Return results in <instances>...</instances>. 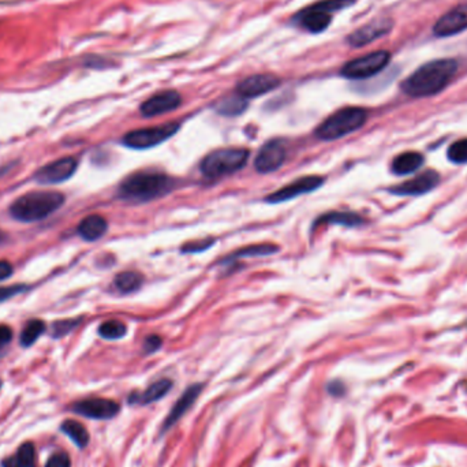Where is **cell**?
I'll use <instances>...</instances> for the list:
<instances>
[{
    "instance_id": "cell-1",
    "label": "cell",
    "mask_w": 467,
    "mask_h": 467,
    "mask_svg": "<svg viewBox=\"0 0 467 467\" xmlns=\"http://www.w3.org/2000/svg\"><path fill=\"white\" fill-rule=\"evenodd\" d=\"M458 70L454 59H438L418 67L410 77L406 78L400 88L412 97H429L440 93L451 82Z\"/></svg>"
},
{
    "instance_id": "cell-2",
    "label": "cell",
    "mask_w": 467,
    "mask_h": 467,
    "mask_svg": "<svg viewBox=\"0 0 467 467\" xmlns=\"http://www.w3.org/2000/svg\"><path fill=\"white\" fill-rule=\"evenodd\" d=\"M175 182L157 171H138L131 174L119 186V197L133 204H144L170 193Z\"/></svg>"
},
{
    "instance_id": "cell-3",
    "label": "cell",
    "mask_w": 467,
    "mask_h": 467,
    "mask_svg": "<svg viewBox=\"0 0 467 467\" xmlns=\"http://www.w3.org/2000/svg\"><path fill=\"white\" fill-rule=\"evenodd\" d=\"M65 204V197L57 191H32L17 198L10 208V213L15 220L34 223L48 217Z\"/></svg>"
},
{
    "instance_id": "cell-4",
    "label": "cell",
    "mask_w": 467,
    "mask_h": 467,
    "mask_svg": "<svg viewBox=\"0 0 467 467\" xmlns=\"http://www.w3.org/2000/svg\"><path fill=\"white\" fill-rule=\"evenodd\" d=\"M367 119V112L358 107L339 109L327 118L316 130V135L324 141H334L361 129Z\"/></svg>"
},
{
    "instance_id": "cell-5",
    "label": "cell",
    "mask_w": 467,
    "mask_h": 467,
    "mask_svg": "<svg viewBox=\"0 0 467 467\" xmlns=\"http://www.w3.org/2000/svg\"><path fill=\"white\" fill-rule=\"evenodd\" d=\"M250 152L243 148H222L205 156L201 163V172L208 180H217L231 175L243 168Z\"/></svg>"
},
{
    "instance_id": "cell-6",
    "label": "cell",
    "mask_w": 467,
    "mask_h": 467,
    "mask_svg": "<svg viewBox=\"0 0 467 467\" xmlns=\"http://www.w3.org/2000/svg\"><path fill=\"white\" fill-rule=\"evenodd\" d=\"M354 0H323L298 13L294 21L311 33L324 32L331 25L332 14L351 6Z\"/></svg>"
},
{
    "instance_id": "cell-7",
    "label": "cell",
    "mask_w": 467,
    "mask_h": 467,
    "mask_svg": "<svg viewBox=\"0 0 467 467\" xmlns=\"http://www.w3.org/2000/svg\"><path fill=\"white\" fill-rule=\"evenodd\" d=\"M387 51H376L347 62L341 69V76L348 79H365L379 74L389 63Z\"/></svg>"
},
{
    "instance_id": "cell-8",
    "label": "cell",
    "mask_w": 467,
    "mask_h": 467,
    "mask_svg": "<svg viewBox=\"0 0 467 467\" xmlns=\"http://www.w3.org/2000/svg\"><path fill=\"white\" fill-rule=\"evenodd\" d=\"M178 130V123H165L156 128L133 130L123 137V144L131 149H151L165 142Z\"/></svg>"
},
{
    "instance_id": "cell-9",
    "label": "cell",
    "mask_w": 467,
    "mask_h": 467,
    "mask_svg": "<svg viewBox=\"0 0 467 467\" xmlns=\"http://www.w3.org/2000/svg\"><path fill=\"white\" fill-rule=\"evenodd\" d=\"M287 151L282 141L272 140L265 142L255 160V167L259 174H269L279 170L285 161Z\"/></svg>"
},
{
    "instance_id": "cell-10",
    "label": "cell",
    "mask_w": 467,
    "mask_h": 467,
    "mask_svg": "<svg viewBox=\"0 0 467 467\" xmlns=\"http://www.w3.org/2000/svg\"><path fill=\"white\" fill-rule=\"evenodd\" d=\"M324 183V178L323 177H317V175H311V177H302L297 181L287 184L285 187L279 189L278 191L269 194L265 201L271 203V204H279V203H285L290 201L298 196L306 194V193H311L316 189H318L321 184Z\"/></svg>"
},
{
    "instance_id": "cell-11",
    "label": "cell",
    "mask_w": 467,
    "mask_h": 467,
    "mask_svg": "<svg viewBox=\"0 0 467 467\" xmlns=\"http://www.w3.org/2000/svg\"><path fill=\"white\" fill-rule=\"evenodd\" d=\"M76 170H77V160L73 157H63L40 168L36 172L34 178L36 181L43 184H56L72 178Z\"/></svg>"
},
{
    "instance_id": "cell-12",
    "label": "cell",
    "mask_w": 467,
    "mask_h": 467,
    "mask_svg": "<svg viewBox=\"0 0 467 467\" xmlns=\"http://www.w3.org/2000/svg\"><path fill=\"white\" fill-rule=\"evenodd\" d=\"M72 410L92 419H111L119 413L121 407L116 402L104 398H90L73 405Z\"/></svg>"
},
{
    "instance_id": "cell-13",
    "label": "cell",
    "mask_w": 467,
    "mask_h": 467,
    "mask_svg": "<svg viewBox=\"0 0 467 467\" xmlns=\"http://www.w3.org/2000/svg\"><path fill=\"white\" fill-rule=\"evenodd\" d=\"M280 85V79L271 74H257L242 79L236 86V93L243 99L259 97L272 92Z\"/></svg>"
},
{
    "instance_id": "cell-14",
    "label": "cell",
    "mask_w": 467,
    "mask_h": 467,
    "mask_svg": "<svg viewBox=\"0 0 467 467\" xmlns=\"http://www.w3.org/2000/svg\"><path fill=\"white\" fill-rule=\"evenodd\" d=\"M467 29V3L459 4L445 13L436 22L433 32L439 37H449Z\"/></svg>"
},
{
    "instance_id": "cell-15",
    "label": "cell",
    "mask_w": 467,
    "mask_h": 467,
    "mask_svg": "<svg viewBox=\"0 0 467 467\" xmlns=\"http://www.w3.org/2000/svg\"><path fill=\"white\" fill-rule=\"evenodd\" d=\"M392 27H393V22L391 20H386V18L374 20V21L363 25V27L357 29L354 33H351L347 37V41L350 46L357 47V48L365 47V46L370 44L372 41L388 34Z\"/></svg>"
},
{
    "instance_id": "cell-16",
    "label": "cell",
    "mask_w": 467,
    "mask_h": 467,
    "mask_svg": "<svg viewBox=\"0 0 467 467\" xmlns=\"http://www.w3.org/2000/svg\"><path fill=\"white\" fill-rule=\"evenodd\" d=\"M182 103L181 95L175 90H164L160 92L147 102L141 104V114L147 118H152L157 115H163L177 109Z\"/></svg>"
},
{
    "instance_id": "cell-17",
    "label": "cell",
    "mask_w": 467,
    "mask_h": 467,
    "mask_svg": "<svg viewBox=\"0 0 467 467\" xmlns=\"http://www.w3.org/2000/svg\"><path fill=\"white\" fill-rule=\"evenodd\" d=\"M440 182V177L436 171H425L419 175H417L414 180L405 182L402 184H398L395 187H392L389 191L398 196H419L424 193L431 191L432 189H435Z\"/></svg>"
},
{
    "instance_id": "cell-18",
    "label": "cell",
    "mask_w": 467,
    "mask_h": 467,
    "mask_svg": "<svg viewBox=\"0 0 467 467\" xmlns=\"http://www.w3.org/2000/svg\"><path fill=\"white\" fill-rule=\"evenodd\" d=\"M201 389H203V386L201 384H194V386H190L189 388L186 389L183 393H182L181 398L178 399V402L174 405V407L171 409L170 414L167 417V419L164 421L163 424V431H167L170 429L172 425H175V422L183 417V414L194 405V402L197 400V398L200 396L201 393Z\"/></svg>"
},
{
    "instance_id": "cell-19",
    "label": "cell",
    "mask_w": 467,
    "mask_h": 467,
    "mask_svg": "<svg viewBox=\"0 0 467 467\" xmlns=\"http://www.w3.org/2000/svg\"><path fill=\"white\" fill-rule=\"evenodd\" d=\"M172 388V381L163 379L158 380L154 384H151L148 388L145 389L141 393H133L129 398V402L131 405H149L154 403L156 400H160L167 395V392Z\"/></svg>"
},
{
    "instance_id": "cell-20",
    "label": "cell",
    "mask_w": 467,
    "mask_h": 467,
    "mask_svg": "<svg viewBox=\"0 0 467 467\" xmlns=\"http://www.w3.org/2000/svg\"><path fill=\"white\" fill-rule=\"evenodd\" d=\"M108 224L105 219L99 215H90L85 217L78 226V233L85 241H97L107 233Z\"/></svg>"
},
{
    "instance_id": "cell-21",
    "label": "cell",
    "mask_w": 467,
    "mask_h": 467,
    "mask_svg": "<svg viewBox=\"0 0 467 467\" xmlns=\"http://www.w3.org/2000/svg\"><path fill=\"white\" fill-rule=\"evenodd\" d=\"M424 164V156L418 152H405L396 156L392 161V171L396 175H409L413 174Z\"/></svg>"
},
{
    "instance_id": "cell-22",
    "label": "cell",
    "mask_w": 467,
    "mask_h": 467,
    "mask_svg": "<svg viewBox=\"0 0 467 467\" xmlns=\"http://www.w3.org/2000/svg\"><path fill=\"white\" fill-rule=\"evenodd\" d=\"M363 217L358 216L357 213H351V212H332V213H327L321 217H318L314 223L316 229L320 224H340V226H346V227H356L363 224Z\"/></svg>"
},
{
    "instance_id": "cell-23",
    "label": "cell",
    "mask_w": 467,
    "mask_h": 467,
    "mask_svg": "<svg viewBox=\"0 0 467 467\" xmlns=\"http://www.w3.org/2000/svg\"><path fill=\"white\" fill-rule=\"evenodd\" d=\"M246 108H248L246 99H243L238 93L235 96H230V97L223 99L222 102H219L217 105H216V111L220 115H224V116H238Z\"/></svg>"
},
{
    "instance_id": "cell-24",
    "label": "cell",
    "mask_w": 467,
    "mask_h": 467,
    "mask_svg": "<svg viewBox=\"0 0 467 467\" xmlns=\"http://www.w3.org/2000/svg\"><path fill=\"white\" fill-rule=\"evenodd\" d=\"M62 432L66 433L73 442H76L79 448H85L89 442V433L88 431L73 419H67L62 424Z\"/></svg>"
},
{
    "instance_id": "cell-25",
    "label": "cell",
    "mask_w": 467,
    "mask_h": 467,
    "mask_svg": "<svg viewBox=\"0 0 467 467\" xmlns=\"http://www.w3.org/2000/svg\"><path fill=\"white\" fill-rule=\"evenodd\" d=\"M142 282H144V279H142V276L138 272L126 271V272H122V273L116 275V278H115V287L121 292L129 294V292L137 291L142 285Z\"/></svg>"
},
{
    "instance_id": "cell-26",
    "label": "cell",
    "mask_w": 467,
    "mask_h": 467,
    "mask_svg": "<svg viewBox=\"0 0 467 467\" xmlns=\"http://www.w3.org/2000/svg\"><path fill=\"white\" fill-rule=\"evenodd\" d=\"M278 250H279V248L273 246V245H253V246H248L245 249H239L238 252L230 255V257L227 259L235 261V259H245V257H262V256L273 255Z\"/></svg>"
},
{
    "instance_id": "cell-27",
    "label": "cell",
    "mask_w": 467,
    "mask_h": 467,
    "mask_svg": "<svg viewBox=\"0 0 467 467\" xmlns=\"http://www.w3.org/2000/svg\"><path fill=\"white\" fill-rule=\"evenodd\" d=\"M44 331H46V324L43 321H40V320L30 321L22 331L21 344L24 347L32 346L39 337L44 334Z\"/></svg>"
},
{
    "instance_id": "cell-28",
    "label": "cell",
    "mask_w": 467,
    "mask_h": 467,
    "mask_svg": "<svg viewBox=\"0 0 467 467\" xmlns=\"http://www.w3.org/2000/svg\"><path fill=\"white\" fill-rule=\"evenodd\" d=\"M126 331H128L126 325L121 321H116V320L107 321L99 327V335L104 337V339H108V340L121 339V337L126 335Z\"/></svg>"
},
{
    "instance_id": "cell-29",
    "label": "cell",
    "mask_w": 467,
    "mask_h": 467,
    "mask_svg": "<svg viewBox=\"0 0 467 467\" xmlns=\"http://www.w3.org/2000/svg\"><path fill=\"white\" fill-rule=\"evenodd\" d=\"M20 467H37L36 465V452L34 445L32 442L22 444L15 455Z\"/></svg>"
},
{
    "instance_id": "cell-30",
    "label": "cell",
    "mask_w": 467,
    "mask_h": 467,
    "mask_svg": "<svg viewBox=\"0 0 467 467\" xmlns=\"http://www.w3.org/2000/svg\"><path fill=\"white\" fill-rule=\"evenodd\" d=\"M448 158L456 164L467 163V138L454 142L448 149Z\"/></svg>"
},
{
    "instance_id": "cell-31",
    "label": "cell",
    "mask_w": 467,
    "mask_h": 467,
    "mask_svg": "<svg viewBox=\"0 0 467 467\" xmlns=\"http://www.w3.org/2000/svg\"><path fill=\"white\" fill-rule=\"evenodd\" d=\"M79 320H60L53 325V335L56 337L70 334L74 328H77Z\"/></svg>"
},
{
    "instance_id": "cell-32",
    "label": "cell",
    "mask_w": 467,
    "mask_h": 467,
    "mask_svg": "<svg viewBox=\"0 0 467 467\" xmlns=\"http://www.w3.org/2000/svg\"><path fill=\"white\" fill-rule=\"evenodd\" d=\"M215 243V239L212 238H208V239H203V241H196V242H190V243H186L182 249L183 253H200V252H204L209 249L210 246H213Z\"/></svg>"
},
{
    "instance_id": "cell-33",
    "label": "cell",
    "mask_w": 467,
    "mask_h": 467,
    "mask_svg": "<svg viewBox=\"0 0 467 467\" xmlns=\"http://www.w3.org/2000/svg\"><path fill=\"white\" fill-rule=\"evenodd\" d=\"M72 461L66 452H56L48 459L46 467H70Z\"/></svg>"
},
{
    "instance_id": "cell-34",
    "label": "cell",
    "mask_w": 467,
    "mask_h": 467,
    "mask_svg": "<svg viewBox=\"0 0 467 467\" xmlns=\"http://www.w3.org/2000/svg\"><path fill=\"white\" fill-rule=\"evenodd\" d=\"M25 285H10V287H0V304L21 294L22 291H25Z\"/></svg>"
},
{
    "instance_id": "cell-35",
    "label": "cell",
    "mask_w": 467,
    "mask_h": 467,
    "mask_svg": "<svg viewBox=\"0 0 467 467\" xmlns=\"http://www.w3.org/2000/svg\"><path fill=\"white\" fill-rule=\"evenodd\" d=\"M160 347H161V339H160V337H156V335L148 337L145 340V344H144V350H145L147 354L155 353Z\"/></svg>"
},
{
    "instance_id": "cell-36",
    "label": "cell",
    "mask_w": 467,
    "mask_h": 467,
    "mask_svg": "<svg viewBox=\"0 0 467 467\" xmlns=\"http://www.w3.org/2000/svg\"><path fill=\"white\" fill-rule=\"evenodd\" d=\"M13 331L7 325H0V348L7 346L11 341Z\"/></svg>"
},
{
    "instance_id": "cell-37",
    "label": "cell",
    "mask_w": 467,
    "mask_h": 467,
    "mask_svg": "<svg viewBox=\"0 0 467 467\" xmlns=\"http://www.w3.org/2000/svg\"><path fill=\"white\" fill-rule=\"evenodd\" d=\"M13 275V265L7 261H0V280H4Z\"/></svg>"
},
{
    "instance_id": "cell-38",
    "label": "cell",
    "mask_w": 467,
    "mask_h": 467,
    "mask_svg": "<svg viewBox=\"0 0 467 467\" xmlns=\"http://www.w3.org/2000/svg\"><path fill=\"white\" fill-rule=\"evenodd\" d=\"M1 467H20V465H18V461L15 456H10L1 462Z\"/></svg>"
}]
</instances>
